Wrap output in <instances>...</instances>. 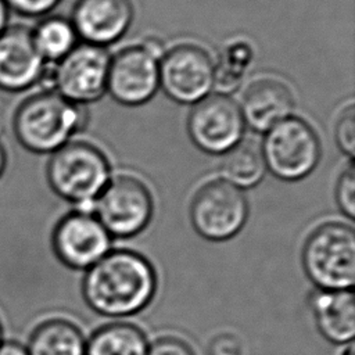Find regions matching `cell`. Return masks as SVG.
<instances>
[{"label":"cell","mask_w":355,"mask_h":355,"mask_svg":"<svg viewBox=\"0 0 355 355\" xmlns=\"http://www.w3.org/2000/svg\"><path fill=\"white\" fill-rule=\"evenodd\" d=\"M157 286V272L146 257L130 250H111L86 270L82 294L93 312L128 318L153 301Z\"/></svg>","instance_id":"1"},{"label":"cell","mask_w":355,"mask_h":355,"mask_svg":"<svg viewBox=\"0 0 355 355\" xmlns=\"http://www.w3.org/2000/svg\"><path fill=\"white\" fill-rule=\"evenodd\" d=\"M83 105L65 100L53 89L44 87L24 98L12 116L17 141L35 154H51L86 125Z\"/></svg>","instance_id":"2"},{"label":"cell","mask_w":355,"mask_h":355,"mask_svg":"<svg viewBox=\"0 0 355 355\" xmlns=\"http://www.w3.org/2000/svg\"><path fill=\"white\" fill-rule=\"evenodd\" d=\"M46 178L60 198L73 204L76 211L93 214L94 200L112 176L101 148L90 141L71 140L50 154Z\"/></svg>","instance_id":"3"},{"label":"cell","mask_w":355,"mask_h":355,"mask_svg":"<svg viewBox=\"0 0 355 355\" xmlns=\"http://www.w3.org/2000/svg\"><path fill=\"white\" fill-rule=\"evenodd\" d=\"M301 262L318 290H352L355 282V232L351 225L330 220L306 237Z\"/></svg>","instance_id":"4"},{"label":"cell","mask_w":355,"mask_h":355,"mask_svg":"<svg viewBox=\"0 0 355 355\" xmlns=\"http://www.w3.org/2000/svg\"><path fill=\"white\" fill-rule=\"evenodd\" d=\"M266 171L284 182H298L313 172L322 155L315 129L300 116H288L263 133Z\"/></svg>","instance_id":"5"},{"label":"cell","mask_w":355,"mask_h":355,"mask_svg":"<svg viewBox=\"0 0 355 355\" xmlns=\"http://www.w3.org/2000/svg\"><path fill=\"white\" fill-rule=\"evenodd\" d=\"M164 51L157 37H148L111 55L107 92L112 98L128 107L151 100L159 89V58Z\"/></svg>","instance_id":"6"},{"label":"cell","mask_w":355,"mask_h":355,"mask_svg":"<svg viewBox=\"0 0 355 355\" xmlns=\"http://www.w3.org/2000/svg\"><path fill=\"white\" fill-rule=\"evenodd\" d=\"M148 187L136 176L111 178L93 204V215L111 237L129 239L143 232L153 218Z\"/></svg>","instance_id":"7"},{"label":"cell","mask_w":355,"mask_h":355,"mask_svg":"<svg viewBox=\"0 0 355 355\" xmlns=\"http://www.w3.org/2000/svg\"><path fill=\"white\" fill-rule=\"evenodd\" d=\"M110 58L105 47L82 42L54 62L44 79L50 80L49 89L73 104L93 103L107 92Z\"/></svg>","instance_id":"8"},{"label":"cell","mask_w":355,"mask_h":355,"mask_svg":"<svg viewBox=\"0 0 355 355\" xmlns=\"http://www.w3.org/2000/svg\"><path fill=\"white\" fill-rule=\"evenodd\" d=\"M189 214L198 236L209 241H226L244 227L248 201L241 189L215 179L196 191Z\"/></svg>","instance_id":"9"},{"label":"cell","mask_w":355,"mask_h":355,"mask_svg":"<svg viewBox=\"0 0 355 355\" xmlns=\"http://www.w3.org/2000/svg\"><path fill=\"white\" fill-rule=\"evenodd\" d=\"M159 89L176 103H198L214 90V60L193 43L165 50L159 58Z\"/></svg>","instance_id":"10"},{"label":"cell","mask_w":355,"mask_h":355,"mask_svg":"<svg viewBox=\"0 0 355 355\" xmlns=\"http://www.w3.org/2000/svg\"><path fill=\"white\" fill-rule=\"evenodd\" d=\"M245 123L239 107L227 94L211 93L193 108L187 116V133L201 151L222 155L244 139Z\"/></svg>","instance_id":"11"},{"label":"cell","mask_w":355,"mask_h":355,"mask_svg":"<svg viewBox=\"0 0 355 355\" xmlns=\"http://www.w3.org/2000/svg\"><path fill=\"white\" fill-rule=\"evenodd\" d=\"M112 237L90 212L73 209L54 226L51 247L68 268L87 270L111 251Z\"/></svg>","instance_id":"12"},{"label":"cell","mask_w":355,"mask_h":355,"mask_svg":"<svg viewBox=\"0 0 355 355\" xmlns=\"http://www.w3.org/2000/svg\"><path fill=\"white\" fill-rule=\"evenodd\" d=\"M49 64L36 50L31 26L10 24L0 35V90L25 92L43 82Z\"/></svg>","instance_id":"13"},{"label":"cell","mask_w":355,"mask_h":355,"mask_svg":"<svg viewBox=\"0 0 355 355\" xmlns=\"http://www.w3.org/2000/svg\"><path fill=\"white\" fill-rule=\"evenodd\" d=\"M133 17L132 0H76L69 21L85 43L105 47L126 33Z\"/></svg>","instance_id":"14"},{"label":"cell","mask_w":355,"mask_h":355,"mask_svg":"<svg viewBox=\"0 0 355 355\" xmlns=\"http://www.w3.org/2000/svg\"><path fill=\"white\" fill-rule=\"evenodd\" d=\"M295 100L288 85L277 78L262 76L251 82L239 103L245 126L265 133L293 115Z\"/></svg>","instance_id":"15"},{"label":"cell","mask_w":355,"mask_h":355,"mask_svg":"<svg viewBox=\"0 0 355 355\" xmlns=\"http://www.w3.org/2000/svg\"><path fill=\"white\" fill-rule=\"evenodd\" d=\"M311 311L320 336L331 344H351L355 336V300L352 290H318Z\"/></svg>","instance_id":"16"},{"label":"cell","mask_w":355,"mask_h":355,"mask_svg":"<svg viewBox=\"0 0 355 355\" xmlns=\"http://www.w3.org/2000/svg\"><path fill=\"white\" fill-rule=\"evenodd\" d=\"M26 351L28 355H85L86 340L72 322L54 318L35 327Z\"/></svg>","instance_id":"17"},{"label":"cell","mask_w":355,"mask_h":355,"mask_svg":"<svg viewBox=\"0 0 355 355\" xmlns=\"http://www.w3.org/2000/svg\"><path fill=\"white\" fill-rule=\"evenodd\" d=\"M219 171L220 179L243 191L255 187L266 173L261 144L251 139H241L229 151L222 154Z\"/></svg>","instance_id":"18"},{"label":"cell","mask_w":355,"mask_h":355,"mask_svg":"<svg viewBox=\"0 0 355 355\" xmlns=\"http://www.w3.org/2000/svg\"><path fill=\"white\" fill-rule=\"evenodd\" d=\"M150 343L132 323L114 322L97 329L86 341L85 355H147Z\"/></svg>","instance_id":"19"},{"label":"cell","mask_w":355,"mask_h":355,"mask_svg":"<svg viewBox=\"0 0 355 355\" xmlns=\"http://www.w3.org/2000/svg\"><path fill=\"white\" fill-rule=\"evenodd\" d=\"M254 49L245 40H233L223 46L214 61V90L220 94L236 92L254 62Z\"/></svg>","instance_id":"20"},{"label":"cell","mask_w":355,"mask_h":355,"mask_svg":"<svg viewBox=\"0 0 355 355\" xmlns=\"http://www.w3.org/2000/svg\"><path fill=\"white\" fill-rule=\"evenodd\" d=\"M31 33L36 50L49 65L61 60L78 44L72 22L61 15L42 18L31 26Z\"/></svg>","instance_id":"21"},{"label":"cell","mask_w":355,"mask_h":355,"mask_svg":"<svg viewBox=\"0 0 355 355\" xmlns=\"http://www.w3.org/2000/svg\"><path fill=\"white\" fill-rule=\"evenodd\" d=\"M336 202L344 216L349 220L355 218V168L352 159L337 179Z\"/></svg>","instance_id":"22"},{"label":"cell","mask_w":355,"mask_h":355,"mask_svg":"<svg viewBox=\"0 0 355 355\" xmlns=\"http://www.w3.org/2000/svg\"><path fill=\"white\" fill-rule=\"evenodd\" d=\"M336 143L341 153L349 159L354 158L355 151V105L349 103L338 115L334 128Z\"/></svg>","instance_id":"23"},{"label":"cell","mask_w":355,"mask_h":355,"mask_svg":"<svg viewBox=\"0 0 355 355\" xmlns=\"http://www.w3.org/2000/svg\"><path fill=\"white\" fill-rule=\"evenodd\" d=\"M10 11L24 17H43L53 11L61 0H4Z\"/></svg>","instance_id":"24"},{"label":"cell","mask_w":355,"mask_h":355,"mask_svg":"<svg viewBox=\"0 0 355 355\" xmlns=\"http://www.w3.org/2000/svg\"><path fill=\"white\" fill-rule=\"evenodd\" d=\"M147 355H194V352L176 337H161L148 345Z\"/></svg>","instance_id":"25"},{"label":"cell","mask_w":355,"mask_h":355,"mask_svg":"<svg viewBox=\"0 0 355 355\" xmlns=\"http://www.w3.org/2000/svg\"><path fill=\"white\" fill-rule=\"evenodd\" d=\"M209 355H241V347L233 336L222 334L209 344Z\"/></svg>","instance_id":"26"},{"label":"cell","mask_w":355,"mask_h":355,"mask_svg":"<svg viewBox=\"0 0 355 355\" xmlns=\"http://www.w3.org/2000/svg\"><path fill=\"white\" fill-rule=\"evenodd\" d=\"M0 355H28L26 347L17 341H3L0 344Z\"/></svg>","instance_id":"27"},{"label":"cell","mask_w":355,"mask_h":355,"mask_svg":"<svg viewBox=\"0 0 355 355\" xmlns=\"http://www.w3.org/2000/svg\"><path fill=\"white\" fill-rule=\"evenodd\" d=\"M11 18V11L4 0H0V35L8 28Z\"/></svg>","instance_id":"28"},{"label":"cell","mask_w":355,"mask_h":355,"mask_svg":"<svg viewBox=\"0 0 355 355\" xmlns=\"http://www.w3.org/2000/svg\"><path fill=\"white\" fill-rule=\"evenodd\" d=\"M7 162H8V158H7V151H6V147L0 139V178L4 175L6 172V168H7Z\"/></svg>","instance_id":"29"},{"label":"cell","mask_w":355,"mask_h":355,"mask_svg":"<svg viewBox=\"0 0 355 355\" xmlns=\"http://www.w3.org/2000/svg\"><path fill=\"white\" fill-rule=\"evenodd\" d=\"M341 355H355V352H354V344H352V343H351V344H347V345L344 347Z\"/></svg>","instance_id":"30"},{"label":"cell","mask_w":355,"mask_h":355,"mask_svg":"<svg viewBox=\"0 0 355 355\" xmlns=\"http://www.w3.org/2000/svg\"><path fill=\"white\" fill-rule=\"evenodd\" d=\"M3 343V327H1V323H0V344Z\"/></svg>","instance_id":"31"}]
</instances>
